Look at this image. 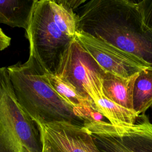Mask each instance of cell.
<instances>
[{"label":"cell","mask_w":152,"mask_h":152,"mask_svg":"<svg viewBox=\"0 0 152 152\" xmlns=\"http://www.w3.org/2000/svg\"><path fill=\"white\" fill-rule=\"evenodd\" d=\"M35 0L0 1V23L27 30Z\"/></svg>","instance_id":"10"},{"label":"cell","mask_w":152,"mask_h":152,"mask_svg":"<svg viewBox=\"0 0 152 152\" xmlns=\"http://www.w3.org/2000/svg\"><path fill=\"white\" fill-rule=\"evenodd\" d=\"M75 38L106 72L128 78L151 68L136 56L84 32L77 31Z\"/></svg>","instance_id":"7"},{"label":"cell","mask_w":152,"mask_h":152,"mask_svg":"<svg viewBox=\"0 0 152 152\" xmlns=\"http://www.w3.org/2000/svg\"><path fill=\"white\" fill-rule=\"evenodd\" d=\"M133 109L138 115L143 114L152 105V68L141 71L133 90Z\"/></svg>","instance_id":"12"},{"label":"cell","mask_w":152,"mask_h":152,"mask_svg":"<svg viewBox=\"0 0 152 152\" xmlns=\"http://www.w3.org/2000/svg\"><path fill=\"white\" fill-rule=\"evenodd\" d=\"M138 73L125 78L106 72L102 82L103 95L113 103L133 112V90Z\"/></svg>","instance_id":"9"},{"label":"cell","mask_w":152,"mask_h":152,"mask_svg":"<svg viewBox=\"0 0 152 152\" xmlns=\"http://www.w3.org/2000/svg\"><path fill=\"white\" fill-rule=\"evenodd\" d=\"M77 31L74 10L61 1L35 0L26 30L28 59L42 73L55 74L63 52Z\"/></svg>","instance_id":"2"},{"label":"cell","mask_w":152,"mask_h":152,"mask_svg":"<svg viewBox=\"0 0 152 152\" xmlns=\"http://www.w3.org/2000/svg\"><path fill=\"white\" fill-rule=\"evenodd\" d=\"M144 24L152 28V0L137 1Z\"/></svg>","instance_id":"13"},{"label":"cell","mask_w":152,"mask_h":152,"mask_svg":"<svg viewBox=\"0 0 152 152\" xmlns=\"http://www.w3.org/2000/svg\"><path fill=\"white\" fill-rule=\"evenodd\" d=\"M93 103L96 109L112 125H132L139 116L134 112L110 101L104 95L96 99Z\"/></svg>","instance_id":"11"},{"label":"cell","mask_w":152,"mask_h":152,"mask_svg":"<svg viewBox=\"0 0 152 152\" xmlns=\"http://www.w3.org/2000/svg\"><path fill=\"white\" fill-rule=\"evenodd\" d=\"M84 126L100 152H152V124L144 114L132 125L86 121Z\"/></svg>","instance_id":"4"},{"label":"cell","mask_w":152,"mask_h":152,"mask_svg":"<svg viewBox=\"0 0 152 152\" xmlns=\"http://www.w3.org/2000/svg\"><path fill=\"white\" fill-rule=\"evenodd\" d=\"M11 43V38L7 36L0 28V51L7 48Z\"/></svg>","instance_id":"14"},{"label":"cell","mask_w":152,"mask_h":152,"mask_svg":"<svg viewBox=\"0 0 152 152\" xmlns=\"http://www.w3.org/2000/svg\"><path fill=\"white\" fill-rule=\"evenodd\" d=\"M7 69L18 102L36 123L65 122L84 126L85 121L58 94L46 75L31 61L19 62Z\"/></svg>","instance_id":"3"},{"label":"cell","mask_w":152,"mask_h":152,"mask_svg":"<svg viewBox=\"0 0 152 152\" xmlns=\"http://www.w3.org/2000/svg\"><path fill=\"white\" fill-rule=\"evenodd\" d=\"M105 73L75 37L63 52L55 75L93 102L103 96L102 82Z\"/></svg>","instance_id":"6"},{"label":"cell","mask_w":152,"mask_h":152,"mask_svg":"<svg viewBox=\"0 0 152 152\" xmlns=\"http://www.w3.org/2000/svg\"><path fill=\"white\" fill-rule=\"evenodd\" d=\"M43 139V138H42ZM43 148L42 152H58L49 143L43 139Z\"/></svg>","instance_id":"15"},{"label":"cell","mask_w":152,"mask_h":152,"mask_svg":"<svg viewBox=\"0 0 152 152\" xmlns=\"http://www.w3.org/2000/svg\"><path fill=\"white\" fill-rule=\"evenodd\" d=\"M36 124L42 138L58 152H100L84 126L65 122Z\"/></svg>","instance_id":"8"},{"label":"cell","mask_w":152,"mask_h":152,"mask_svg":"<svg viewBox=\"0 0 152 152\" xmlns=\"http://www.w3.org/2000/svg\"><path fill=\"white\" fill-rule=\"evenodd\" d=\"M78 10V31L105 41L152 68V28L144 24L137 1L91 0Z\"/></svg>","instance_id":"1"},{"label":"cell","mask_w":152,"mask_h":152,"mask_svg":"<svg viewBox=\"0 0 152 152\" xmlns=\"http://www.w3.org/2000/svg\"><path fill=\"white\" fill-rule=\"evenodd\" d=\"M0 131L17 136L26 152H42L41 131L20 104L7 67L0 68Z\"/></svg>","instance_id":"5"}]
</instances>
